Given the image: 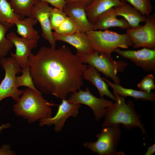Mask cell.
<instances>
[{
    "mask_svg": "<svg viewBox=\"0 0 155 155\" xmlns=\"http://www.w3.org/2000/svg\"><path fill=\"white\" fill-rule=\"evenodd\" d=\"M119 127H102L100 132L96 135V141L85 142L84 147L100 155H125L124 152L116 150L122 134Z\"/></svg>",
    "mask_w": 155,
    "mask_h": 155,
    "instance_id": "obj_6",
    "label": "cell"
},
{
    "mask_svg": "<svg viewBox=\"0 0 155 155\" xmlns=\"http://www.w3.org/2000/svg\"><path fill=\"white\" fill-rule=\"evenodd\" d=\"M50 4L56 7L63 11V9L66 4L65 0H41Z\"/></svg>",
    "mask_w": 155,
    "mask_h": 155,
    "instance_id": "obj_30",
    "label": "cell"
},
{
    "mask_svg": "<svg viewBox=\"0 0 155 155\" xmlns=\"http://www.w3.org/2000/svg\"><path fill=\"white\" fill-rule=\"evenodd\" d=\"M147 150L145 155H152L155 152V144L147 147Z\"/></svg>",
    "mask_w": 155,
    "mask_h": 155,
    "instance_id": "obj_32",
    "label": "cell"
},
{
    "mask_svg": "<svg viewBox=\"0 0 155 155\" xmlns=\"http://www.w3.org/2000/svg\"><path fill=\"white\" fill-rule=\"evenodd\" d=\"M52 35L55 42L60 41L66 42L74 47L78 55L89 53L94 50L86 32H78L71 34L63 35L53 32Z\"/></svg>",
    "mask_w": 155,
    "mask_h": 155,
    "instance_id": "obj_15",
    "label": "cell"
},
{
    "mask_svg": "<svg viewBox=\"0 0 155 155\" xmlns=\"http://www.w3.org/2000/svg\"><path fill=\"white\" fill-rule=\"evenodd\" d=\"M94 50L111 54L117 48L128 49L133 42L126 33L120 34L106 30H92L86 32Z\"/></svg>",
    "mask_w": 155,
    "mask_h": 155,
    "instance_id": "obj_4",
    "label": "cell"
},
{
    "mask_svg": "<svg viewBox=\"0 0 155 155\" xmlns=\"http://www.w3.org/2000/svg\"><path fill=\"white\" fill-rule=\"evenodd\" d=\"M78 32L81 31L75 23L67 16L58 29L54 31L58 34L63 35L71 34Z\"/></svg>",
    "mask_w": 155,
    "mask_h": 155,
    "instance_id": "obj_28",
    "label": "cell"
},
{
    "mask_svg": "<svg viewBox=\"0 0 155 155\" xmlns=\"http://www.w3.org/2000/svg\"><path fill=\"white\" fill-rule=\"evenodd\" d=\"M6 36L16 48L15 53H10L11 57L15 59L20 67L23 68L29 66V57L32 50L37 47L38 40L20 37L13 32L9 33Z\"/></svg>",
    "mask_w": 155,
    "mask_h": 155,
    "instance_id": "obj_12",
    "label": "cell"
},
{
    "mask_svg": "<svg viewBox=\"0 0 155 155\" xmlns=\"http://www.w3.org/2000/svg\"><path fill=\"white\" fill-rule=\"evenodd\" d=\"M113 94L116 98L115 102L107 109L102 127L122 124L124 127L128 129L137 127L141 129L143 134L147 136L141 117L134 109L133 101L129 100L126 103L125 97Z\"/></svg>",
    "mask_w": 155,
    "mask_h": 155,
    "instance_id": "obj_3",
    "label": "cell"
},
{
    "mask_svg": "<svg viewBox=\"0 0 155 155\" xmlns=\"http://www.w3.org/2000/svg\"><path fill=\"white\" fill-rule=\"evenodd\" d=\"M124 3L120 0H92L86 8L87 18L94 24L102 13L111 8L122 5Z\"/></svg>",
    "mask_w": 155,
    "mask_h": 155,
    "instance_id": "obj_18",
    "label": "cell"
},
{
    "mask_svg": "<svg viewBox=\"0 0 155 155\" xmlns=\"http://www.w3.org/2000/svg\"><path fill=\"white\" fill-rule=\"evenodd\" d=\"M11 126V124L10 123H6L2 124L0 126V133L2 131L5 129H6L9 128Z\"/></svg>",
    "mask_w": 155,
    "mask_h": 155,
    "instance_id": "obj_33",
    "label": "cell"
},
{
    "mask_svg": "<svg viewBox=\"0 0 155 155\" xmlns=\"http://www.w3.org/2000/svg\"><path fill=\"white\" fill-rule=\"evenodd\" d=\"M114 7L108 9L97 18L94 24L95 30H105L111 27H117L123 29L130 28L127 22L124 19H119Z\"/></svg>",
    "mask_w": 155,
    "mask_h": 155,
    "instance_id": "obj_16",
    "label": "cell"
},
{
    "mask_svg": "<svg viewBox=\"0 0 155 155\" xmlns=\"http://www.w3.org/2000/svg\"><path fill=\"white\" fill-rule=\"evenodd\" d=\"M89 4L85 2H69L66 3L63 9L66 16L71 19L82 32L95 30L94 24L89 21L86 12V8Z\"/></svg>",
    "mask_w": 155,
    "mask_h": 155,
    "instance_id": "obj_14",
    "label": "cell"
},
{
    "mask_svg": "<svg viewBox=\"0 0 155 155\" xmlns=\"http://www.w3.org/2000/svg\"><path fill=\"white\" fill-rule=\"evenodd\" d=\"M19 19L22 18L14 12L9 2L7 0H0V23L9 29Z\"/></svg>",
    "mask_w": 155,
    "mask_h": 155,
    "instance_id": "obj_22",
    "label": "cell"
},
{
    "mask_svg": "<svg viewBox=\"0 0 155 155\" xmlns=\"http://www.w3.org/2000/svg\"><path fill=\"white\" fill-rule=\"evenodd\" d=\"M146 16L151 14L153 7L151 0H125Z\"/></svg>",
    "mask_w": 155,
    "mask_h": 155,
    "instance_id": "obj_27",
    "label": "cell"
},
{
    "mask_svg": "<svg viewBox=\"0 0 155 155\" xmlns=\"http://www.w3.org/2000/svg\"><path fill=\"white\" fill-rule=\"evenodd\" d=\"M52 8L49 3L40 0L32 8L30 17L36 19L39 23L42 37L49 42L51 48H55L56 42L53 36L49 18V13Z\"/></svg>",
    "mask_w": 155,
    "mask_h": 155,
    "instance_id": "obj_13",
    "label": "cell"
},
{
    "mask_svg": "<svg viewBox=\"0 0 155 155\" xmlns=\"http://www.w3.org/2000/svg\"><path fill=\"white\" fill-rule=\"evenodd\" d=\"M154 79L152 74H147L137 84V87L141 90L149 92L155 89Z\"/></svg>",
    "mask_w": 155,
    "mask_h": 155,
    "instance_id": "obj_29",
    "label": "cell"
},
{
    "mask_svg": "<svg viewBox=\"0 0 155 155\" xmlns=\"http://www.w3.org/2000/svg\"><path fill=\"white\" fill-rule=\"evenodd\" d=\"M67 100L70 103L83 104L89 106L97 121L104 117L107 109L113 104V101L106 100L104 97L97 98L91 93L88 88L85 90L80 89L71 94Z\"/></svg>",
    "mask_w": 155,
    "mask_h": 155,
    "instance_id": "obj_8",
    "label": "cell"
},
{
    "mask_svg": "<svg viewBox=\"0 0 155 155\" xmlns=\"http://www.w3.org/2000/svg\"><path fill=\"white\" fill-rule=\"evenodd\" d=\"M83 77L97 88L100 97H104L105 96L115 101L116 100L115 96L109 90L108 86L94 66L89 64L86 65L83 71Z\"/></svg>",
    "mask_w": 155,
    "mask_h": 155,
    "instance_id": "obj_17",
    "label": "cell"
},
{
    "mask_svg": "<svg viewBox=\"0 0 155 155\" xmlns=\"http://www.w3.org/2000/svg\"><path fill=\"white\" fill-rule=\"evenodd\" d=\"M114 8L117 16L123 17L131 28H139L142 26L140 23L146 22V16L129 4L125 2L123 5Z\"/></svg>",
    "mask_w": 155,
    "mask_h": 155,
    "instance_id": "obj_19",
    "label": "cell"
},
{
    "mask_svg": "<svg viewBox=\"0 0 155 155\" xmlns=\"http://www.w3.org/2000/svg\"><path fill=\"white\" fill-rule=\"evenodd\" d=\"M102 79L108 86L113 90V92L118 96L125 97L130 96L136 100H148L154 102L155 100V93L154 92H147L142 90H137L123 87L119 85L112 83L104 78Z\"/></svg>",
    "mask_w": 155,
    "mask_h": 155,
    "instance_id": "obj_20",
    "label": "cell"
},
{
    "mask_svg": "<svg viewBox=\"0 0 155 155\" xmlns=\"http://www.w3.org/2000/svg\"><path fill=\"white\" fill-rule=\"evenodd\" d=\"M62 100L61 104L58 106L55 115L53 117L40 119L39 120L40 126H49L54 125V131L59 133L61 131L68 118L71 117L75 118L78 116L80 104L70 103L66 99Z\"/></svg>",
    "mask_w": 155,
    "mask_h": 155,
    "instance_id": "obj_10",
    "label": "cell"
},
{
    "mask_svg": "<svg viewBox=\"0 0 155 155\" xmlns=\"http://www.w3.org/2000/svg\"><path fill=\"white\" fill-rule=\"evenodd\" d=\"M40 0H10L9 2L14 12L23 19L25 16H30L32 8Z\"/></svg>",
    "mask_w": 155,
    "mask_h": 155,
    "instance_id": "obj_23",
    "label": "cell"
},
{
    "mask_svg": "<svg viewBox=\"0 0 155 155\" xmlns=\"http://www.w3.org/2000/svg\"><path fill=\"white\" fill-rule=\"evenodd\" d=\"M114 52L121 57L129 59L145 71H155V49L144 47L136 51L121 50L117 48Z\"/></svg>",
    "mask_w": 155,
    "mask_h": 155,
    "instance_id": "obj_11",
    "label": "cell"
},
{
    "mask_svg": "<svg viewBox=\"0 0 155 155\" xmlns=\"http://www.w3.org/2000/svg\"><path fill=\"white\" fill-rule=\"evenodd\" d=\"M145 24L139 28L127 30L126 33L133 41L134 48H155V15L146 16Z\"/></svg>",
    "mask_w": 155,
    "mask_h": 155,
    "instance_id": "obj_9",
    "label": "cell"
},
{
    "mask_svg": "<svg viewBox=\"0 0 155 155\" xmlns=\"http://www.w3.org/2000/svg\"><path fill=\"white\" fill-rule=\"evenodd\" d=\"M31 76L36 88L43 93L62 100L83 85L86 65L68 46L41 47L28 58Z\"/></svg>",
    "mask_w": 155,
    "mask_h": 155,
    "instance_id": "obj_1",
    "label": "cell"
},
{
    "mask_svg": "<svg viewBox=\"0 0 155 155\" xmlns=\"http://www.w3.org/2000/svg\"><path fill=\"white\" fill-rule=\"evenodd\" d=\"M0 65L5 72L4 78L0 84V102L9 97L16 102L23 91V90L18 89L15 84L16 75L21 72L22 69L15 59L11 57L0 59Z\"/></svg>",
    "mask_w": 155,
    "mask_h": 155,
    "instance_id": "obj_7",
    "label": "cell"
},
{
    "mask_svg": "<svg viewBox=\"0 0 155 155\" xmlns=\"http://www.w3.org/2000/svg\"><path fill=\"white\" fill-rule=\"evenodd\" d=\"M92 0H65L66 3L73 2H85L90 4Z\"/></svg>",
    "mask_w": 155,
    "mask_h": 155,
    "instance_id": "obj_34",
    "label": "cell"
},
{
    "mask_svg": "<svg viewBox=\"0 0 155 155\" xmlns=\"http://www.w3.org/2000/svg\"><path fill=\"white\" fill-rule=\"evenodd\" d=\"M37 20L31 17L19 19L14 23L17 32L21 37L28 40H38L40 38L39 32L33 28L38 22Z\"/></svg>",
    "mask_w": 155,
    "mask_h": 155,
    "instance_id": "obj_21",
    "label": "cell"
},
{
    "mask_svg": "<svg viewBox=\"0 0 155 155\" xmlns=\"http://www.w3.org/2000/svg\"><path fill=\"white\" fill-rule=\"evenodd\" d=\"M67 17L63 11L58 8H52L49 13L51 28L56 31Z\"/></svg>",
    "mask_w": 155,
    "mask_h": 155,
    "instance_id": "obj_26",
    "label": "cell"
},
{
    "mask_svg": "<svg viewBox=\"0 0 155 155\" xmlns=\"http://www.w3.org/2000/svg\"></svg>",
    "mask_w": 155,
    "mask_h": 155,
    "instance_id": "obj_35",
    "label": "cell"
},
{
    "mask_svg": "<svg viewBox=\"0 0 155 155\" xmlns=\"http://www.w3.org/2000/svg\"><path fill=\"white\" fill-rule=\"evenodd\" d=\"M15 152L11 150L9 145L4 144L0 147V155H13Z\"/></svg>",
    "mask_w": 155,
    "mask_h": 155,
    "instance_id": "obj_31",
    "label": "cell"
},
{
    "mask_svg": "<svg viewBox=\"0 0 155 155\" xmlns=\"http://www.w3.org/2000/svg\"><path fill=\"white\" fill-rule=\"evenodd\" d=\"M21 72L22 75L16 76L15 84L18 88L19 87L24 86L30 88L38 94H42L35 87L32 79L31 76L30 71V66L22 68Z\"/></svg>",
    "mask_w": 155,
    "mask_h": 155,
    "instance_id": "obj_24",
    "label": "cell"
},
{
    "mask_svg": "<svg viewBox=\"0 0 155 155\" xmlns=\"http://www.w3.org/2000/svg\"><path fill=\"white\" fill-rule=\"evenodd\" d=\"M13 106L15 115L22 117L30 123L41 119L51 117L52 107L55 105L45 99L42 94H38L27 88Z\"/></svg>",
    "mask_w": 155,
    "mask_h": 155,
    "instance_id": "obj_2",
    "label": "cell"
},
{
    "mask_svg": "<svg viewBox=\"0 0 155 155\" xmlns=\"http://www.w3.org/2000/svg\"><path fill=\"white\" fill-rule=\"evenodd\" d=\"M78 55L83 63L93 66L106 77L111 78L115 84H120V81L117 74L118 72L124 70L127 65V62L121 60L116 61L111 54L94 50L91 53Z\"/></svg>",
    "mask_w": 155,
    "mask_h": 155,
    "instance_id": "obj_5",
    "label": "cell"
},
{
    "mask_svg": "<svg viewBox=\"0 0 155 155\" xmlns=\"http://www.w3.org/2000/svg\"><path fill=\"white\" fill-rule=\"evenodd\" d=\"M8 29L0 23V59L5 57L14 46L6 36Z\"/></svg>",
    "mask_w": 155,
    "mask_h": 155,
    "instance_id": "obj_25",
    "label": "cell"
}]
</instances>
